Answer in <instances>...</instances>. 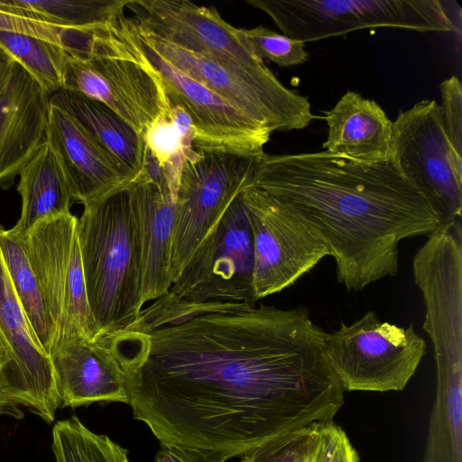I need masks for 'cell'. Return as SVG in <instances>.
I'll return each instance as SVG.
<instances>
[{
  "mask_svg": "<svg viewBox=\"0 0 462 462\" xmlns=\"http://www.w3.org/2000/svg\"><path fill=\"white\" fill-rule=\"evenodd\" d=\"M325 334L304 307L260 304L107 341L135 420L161 444L229 459L339 411L345 390Z\"/></svg>",
  "mask_w": 462,
  "mask_h": 462,
  "instance_id": "1",
  "label": "cell"
},
{
  "mask_svg": "<svg viewBox=\"0 0 462 462\" xmlns=\"http://www.w3.org/2000/svg\"><path fill=\"white\" fill-rule=\"evenodd\" d=\"M246 180L305 223L350 291L398 272L399 245L444 221L388 162L365 165L326 151L254 157Z\"/></svg>",
  "mask_w": 462,
  "mask_h": 462,
  "instance_id": "2",
  "label": "cell"
},
{
  "mask_svg": "<svg viewBox=\"0 0 462 462\" xmlns=\"http://www.w3.org/2000/svg\"><path fill=\"white\" fill-rule=\"evenodd\" d=\"M77 220L86 291L100 336L137 320L142 300L139 225L129 182L83 204Z\"/></svg>",
  "mask_w": 462,
  "mask_h": 462,
  "instance_id": "3",
  "label": "cell"
},
{
  "mask_svg": "<svg viewBox=\"0 0 462 462\" xmlns=\"http://www.w3.org/2000/svg\"><path fill=\"white\" fill-rule=\"evenodd\" d=\"M123 51L147 64L159 77L171 104L185 110L195 130L194 147L247 157L263 154L273 133L189 77L161 56L140 33L133 18L122 15L105 27Z\"/></svg>",
  "mask_w": 462,
  "mask_h": 462,
  "instance_id": "4",
  "label": "cell"
},
{
  "mask_svg": "<svg viewBox=\"0 0 462 462\" xmlns=\"http://www.w3.org/2000/svg\"><path fill=\"white\" fill-rule=\"evenodd\" d=\"M254 245L240 192L159 299L187 314L213 311L226 302L256 306Z\"/></svg>",
  "mask_w": 462,
  "mask_h": 462,
  "instance_id": "5",
  "label": "cell"
},
{
  "mask_svg": "<svg viewBox=\"0 0 462 462\" xmlns=\"http://www.w3.org/2000/svg\"><path fill=\"white\" fill-rule=\"evenodd\" d=\"M282 34L306 43L360 29L390 27L460 35L449 2L440 0H247Z\"/></svg>",
  "mask_w": 462,
  "mask_h": 462,
  "instance_id": "6",
  "label": "cell"
},
{
  "mask_svg": "<svg viewBox=\"0 0 462 462\" xmlns=\"http://www.w3.org/2000/svg\"><path fill=\"white\" fill-rule=\"evenodd\" d=\"M328 360L344 390L402 391L426 353L413 323L399 327L369 310L325 334Z\"/></svg>",
  "mask_w": 462,
  "mask_h": 462,
  "instance_id": "7",
  "label": "cell"
},
{
  "mask_svg": "<svg viewBox=\"0 0 462 462\" xmlns=\"http://www.w3.org/2000/svg\"><path fill=\"white\" fill-rule=\"evenodd\" d=\"M64 89L102 103L143 139L151 125L171 110L155 72L101 28L92 32L87 51H68Z\"/></svg>",
  "mask_w": 462,
  "mask_h": 462,
  "instance_id": "8",
  "label": "cell"
},
{
  "mask_svg": "<svg viewBox=\"0 0 462 462\" xmlns=\"http://www.w3.org/2000/svg\"><path fill=\"white\" fill-rule=\"evenodd\" d=\"M77 220L71 213L50 217L35 224L25 236L52 328L51 350L71 338L99 337L87 296Z\"/></svg>",
  "mask_w": 462,
  "mask_h": 462,
  "instance_id": "9",
  "label": "cell"
},
{
  "mask_svg": "<svg viewBox=\"0 0 462 462\" xmlns=\"http://www.w3.org/2000/svg\"><path fill=\"white\" fill-rule=\"evenodd\" d=\"M136 25L150 46L172 66L273 134L304 129L315 119L309 99L285 87L271 70L253 73L226 66L216 59L170 43Z\"/></svg>",
  "mask_w": 462,
  "mask_h": 462,
  "instance_id": "10",
  "label": "cell"
},
{
  "mask_svg": "<svg viewBox=\"0 0 462 462\" xmlns=\"http://www.w3.org/2000/svg\"><path fill=\"white\" fill-rule=\"evenodd\" d=\"M388 162L425 196L444 223L461 217L462 159L452 149L435 100L400 110L393 122Z\"/></svg>",
  "mask_w": 462,
  "mask_h": 462,
  "instance_id": "11",
  "label": "cell"
},
{
  "mask_svg": "<svg viewBox=\"0 0 462 462\" xmlns=\"http://www.w3.org/2000/svg\"><path fill=\"white\" fill-rule=\"evenodd\" d=\"M254 158L200 149L183 157L175 199L172 283L239 194Z\"/></svg>",
  "mask_w": 462,
  "mask_h": 462,
  "instance_id": "12",
  "label": "cell"
},
{
  "mask_svg": "<svg viewBox=\"0 0 462 462\" xmlns=\"http://www.w3.org/2000/svg\"><path fill=\"white\" fill-rule=\"evenodd\" d=\"M240 197L252 233L258 301L294 284L328 252L305 223L246 178Z\"/></svg>",
  "mask_w": 462,
  "mask_h": 462,
  "instance_id": "13",
  "label": "cell"
},
{
  "mask_svg": "<svg viewBox=\"0 0 462 462\" xmlns=\"http://www.w3.org/2000/svg\"><path fill=\"white\" fill-rule=\"evenodd\" d=\"M135 23L149 33L185 50L253 73L270 69L253 51L241 28L222 18L215 7L188 0H128Z\"/></svg>",
  "mask_w": 462,
  "mask_h": 462,
  "instance_id": "14",
  "label": "cell"
},
{
  "mask_svg": "<svg viewBox=\"0 0 462 462\" xmlns=\"http://www.w3.org/2000/svg\"><path fill=\"white\" fill-rule=\"evenodd\" d=\"M0 379L19 406L54 420L60 401L52 365L29 327L1 252Z\"/></svg>",
  "mask_w": 462,
  "mask_h": 462,
  "instance_id": "15",
  "label": "cell"
},
{
  "mask_svg": "<svg viewBox=\"0 0 462 462\" xmlns=\"http://www.w3.org/2000/svg\"><path fill=\"white\" fill-rule=\"evenodd\" d=\"M49 356L60 406L129 403L126 371L104 337L69 339L53 347Z\"/></svg>",
  "mask_w": 462,
  "mask_h": 462,
  "instance_id": "16",
  "label": "cell"
},
{
  "mask_svg": "<svg viewBox=\"0 0 462 462\" xmlns=\"http://www.w3.org/2000/svg\"><path fill=\"white\" fill-rule=\"evenodd\" d=\"M49 95L17 62L0 97V186L8 189L46 142Z\"/></svg>",
  "mask_w": 462,
  "mask_h": 462,
  "instance_id": "17",
  "label": "cell"
},
{
  "mask_svg": "<svg viewBox=\"0 0 462 462\" xmlns=\"http://www.w3.org/2000/svg\"><path fill=\"white\" fill-rule=\"evenodd\" d=\"M46 142L62 166L74 201L85 204L130 182L79 122L50 102Z\"/></svg>",
  "mask_w": 462,
  "mask_h": 462,
  "instance_id": "18",
  "label": "cell"
},
{
  "mask_svg": "<svg viewBox=\"0 0 462 462\" xmlns=\"http://www.w3.org/2000/svg\"><path fill=\"white\" fill-rule=\"evenodd\" d=\"M129 186L139 225L144 305L165 294L172 285L171 256L175 203L168 185L154 180L143 171Z\"/></svg>",
  "mask_w": 462,
  "mask_h": 462,
  "instance_id": "19",
  "label": "cell"
},
{
  "mask_svg": "<svg viewBox=\"0 0 462 462\" xmlns=\"http://www.w3.org/2000/svg\"><path fill=\"white\" fill-rule=\"evenodd\" d=\"M324 119L326 152L365 165L388 161L393 121L376 101L347 90Z\"/></svg>",
  "mask_w": 462,
  "mask_h": 462,
  "instance_id": "20",
  "label": "cell"
},
{
  "mask_svg": "<svg viewBox=\"0 0 462 462\" xmlns=\"http://www.w3.org/2000/svg\"><path fill=\"white\" fill-rule=\"evenodd\" d=\"M49 102L74 116L129 181L143 171L146 156L143 137L107 106L65 89L50 96Z\"/></svg>",
  "mask_w": 462,
  "mask_h": 462,
  "instance_id": "21",
  "label": "cell"
},
{
  "mask_svg": "<svg viewBox=\"0 0 462 462\" xmlns=\"http://www.w3.org/2000/svg\"><path fill=\"white\" fill-rule=\"evenodd\" d=\"M17 190L22 211L10 230L21 237L42 220L70 213L74 201L62 166L47 142L20 171Z\"/></svg>",
  "mask_w": 462,
  "mask_h": 462,
  "instance_id": "22",
  "label": "cell"
},
{
  "mask_svg": "<svg viewBox=\"0 0 462 462\" xmlns=\"http://www.w3.org/2000/svg\"><path fill=\"white\" fill-rule=\"evenodd\" d=\"M0 252L29 327L49 356L53 332L39 282L29 260L25 237L14 235L10 229L5 230L0 225Z\"/></svg>",
  "mask_w": 462,
  "mask_h": 462,
  "instance_id": "23",
  "label": "cell"
},
{
  "mask_svg": "<svg viewBox=\"0 0 462 462\" xmlns=\"http://www.w3.org/2000/svg\"><path fill=\"white\" fill-rule=\"evenodd\" d=\"M0 46L49 97L64 89L69 50L40 38L7 32H0Z\"/></svg>",
  "mask_w": 462,
  "mask_h": 462,
  "instance_id": "24",
  "label": "cell"
},
{
  "mask_svg": "<svg viewBox=\"0 0 462 462\" xmlns=\"http://www.w3.org/2000/svg\"><path fill=\"white\" fill-rule=\"evenodd\" d=\"M39 19L79 32H93L120 16L128 0H11Z\"/></svg>",
  "mask_w": 462,
  "mask_h": 462,
  "instance_id": "25",
  "label": "cell"
},
{
  "mask_svg": "<svg viewBox=\"0 0 462 462\" xmlns=\"http://www.w3.org/2000/svg\"><path fill=\"white\" fill-rule=\"evenodd\" d=\"M52 450L56 462H130L127 449L91 431L75 415L54 425Z\"/></svg>",
  "mask_w": 462,
  "mask_h": 462,
  "instance_id": "26",
  "label": "cell"
},
{
  "mask_svg": "<svg viewBox=\"0 0 462 462\" xmlns=\"http://www.w3.org/2000/svg\"><path fill=\"white\" fill-rule=\"evenodd\" d=\"M320 422L277 436L245 453L241 462H311Z\"/></svg>",
  "mask_w": 462,
  "mask_h": 462,
  "instance_id": "27",
  "label": "cell"
},
{
  "mask_svg": "<svg viewBox=\"0 0 462 462\" xmlns=\"http://www.w3.org/2000/svg\"><path fill=\"white\" fill-rule=\"evenodd\" d=\"M0 32L40 38L69 51L79 48L83 32L44 22L14 5L11 0H0Z\"/></svg>",
  "mask_w": 462,
  "mask_h": 462,
  "instance_id": "28",
  "label": "cell"
},
{
  "mask_svg": "<svg viewBox=\"0 0 462 462\" xmlns=\"http://www.w3.org/2000/svg\"><path fill=\"white\" fill-rule=\"evenodd\" d=\"M241 30L253 51L263 60L266 59L279 67H292L300 65L309 59L305 43L282 33L263 25Z\"/></svg>",
  "mask_w": 462,
  "mask_h": 462,
  "instance_id": "29",
  "label": "cell"
},
{
  "mask_svg": "<svg viewBox=\"0 0 462 462\" xmlns=\"http://www.w3.org/2000/svg\"><path fill=\"white\" fill-rule=\"evenodd\" d=\"M439 88L445 130L456 155L462 159V85L453 75L443 80Z\"/></svg>",
  "mask_w": 462,
  "mask_h": 462,
  "instance_id": "30",
  "label": "cell"
},
{
  "mask_svg": "<svg viewBox=\"0 0 462 462\" xmlns=\"http://www.w3.org/2000/svg\"><path fill=\"white\" fill-rule=\"evenodd\" d=\"M311 462H359V456L346 432L333 419L321 421Z\"/></svg>",
  "mask_w": 462,
  "mask_h": 462,
  "instance_id": "31",
  "label": "cell"
},
{
  "mask_svg": "<svg viewBox=\"0 0 462 462\" xmlns=\"http://www.w3.org/2000/svg\"><path fill=\"white\" fill-rule=\"evenodd\" d=\"M218 454L194 448L161 444L153 462H226Z\"/></svg>",
  "mask_w": 462,
  "mask_h": 462,
  "instance_id": "32",
  "label": "cell"
},
{
  "mask_svg": "<svg viewBox=\"0 0 462 462\" xmlns=\"http://www.w3.org/2000/svg\"><path fill=\"white\" fill-rule=\"evenodd\" d=\"M0 414L9 415L16 419L23 417L20 406L13 400L0 379Z\"/></svg>",
  "mask_w": 462,
  "mask_h": 462,
  "instance_id": "33",
  "label": "cell"
},
{
  "mask_svg": "<svg viewBox=\"0 0 462 462\" xmlns=\"http://www.w3.org/2000/svg\"><path fill=\"white\" fill-rule=\"evenodd\" d=\"M14 60L0 46V97L12 74Z\"/></svg>",
  "mask_w": 462,
  "mask_h": 462,
  "instance_id": "34",
  "label": "cell"
}]
</instances>
